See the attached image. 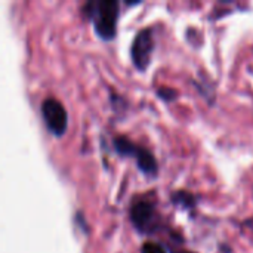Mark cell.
Masks as SVG:
<instances>
[{
    "mask_svg": "<svg viewBox=\"0 0 253 253\" xmlns=\"http://www.w3.org/2000/svg\"><path fill=\"white\" fill-rule=\"evenodd\" d=\"M43 120L55 136H62L68 127V113L64 105L55 98H46L42 102Z\"/></svg>",
    "mask_w": 253,
    "mask_h": 253,
    "instance_id": "cell-4",
    "label": "cell"
},
{
    "mask_svg": "<svg viewBox=\"0 0 253 253\" xmlns=\"http://www.w3.org/2000/svg\"><path fill=\"white\" fill-rule=\"evenodd\" d=\"M141 253H168L165 246L157 242H145L141 248Z\"/></svg>",
    "mask_w": 253,
    "mask_h": 253,
    "instance_id": "cell-8",
    "label": "cell"
},
{
    "mask_svg": "<svg viewBox=\"0 0 253 253\" xmlns=\"http://www.w3.org/2000/svg\"><path fill=\"white\" fill-rule=\"evenodd\" d=\"M129 216H130V221L138 231H141V233L154 231L157 213H156V208L153 203L145 202V200L135 202L130 208Z\"/></svg>",
    "mask_w": 253,
    "mask_h": 253,
    "instance_id": "cell-5",
    "label": "cell"
},
{
    "mask_svg": "<svg viewBox=\"0 0 253 253\" xmlns=\"http://www.w3.org/2000/svg\"><path fill=\"white\" fill-rule=\"evenodd\" d=\"M113 145L120 156L133 157L136 160L139 170L144 175H147V176H156L157 175L159 165H157V160L150 150H147L145 147L136 145L133 141H130L129 138L122 136V135H119L113 139Z\"/></svg>",
    "mask_w": 253,
    "mask_h": 253,
    "instance_id": "cell-2",
    "label": "cell"
},
{
    "mask_svg": "<svg viewBox=\"0 0 253 253\" xmlns=\"http://www.w3.org/2000/svg\"><path fill=\"white\" fill-rule=\"evenodd\" d=\"M170 200L175 206H179L182 209H194L197 203V199L194 197V194L185 190H176L175 193H172Z\"/></svg>",
    "mask_w": 253,
    "mask_h": 253,
    "instance_id": "cell-6",
    "label": "cell"
},
{
    "mask_svg": "<svg viewBox=\"0 0 253 253\" xmlns=\"http://www.w3.org/2000/svg\"><path fill=\"white\" fill-rule=\"evenodd\" d=\"M157 95L160 99H163L166 102H172L178 98V90L173 87H169V86H162L157 89Z\"/></svg>",
    "mask_w": 253,
    "mask_h": 253,
    "instance_id": "cell-7",
    "label": "cell"
},
{
    "mask_svg": "<svg viewBox=\"0 0 253 253\" xmlns=\"http://www.w3.org/2000/svg\"><path fill=\"white\" fill-rule=\"evenodd\" d=\"M82 13L93 21L96 34L102 40H113L117 33L119 1L116 0H96L87 1L82 7Z\"/></svg>",
    "mask_w": 253,
    "mask_h": 253,
    "instance_id": "cell-1",
    "label": "cell"
},
{
    "mask_svg": "<svg viewBox=\"0 0 253 253\" xmlns=\"http://www.w3.org/2000/svg\"><path fill=\"white\" fill-rule=\"evenodd\" d=\"M154 50V36L153 28L147 27L136 33L132 46H130V56L133 65L139 71H145L151 62V55Z\"/></svg>",
    "mask_w": 253,
    "mask_h": 253,
    "instance_id": "cell-3",
    "label": "cell"
},
{
    "mask_svg": "<svg viewBox=\"0 0 253 253\" xmlns=\"http://www.w3.org/2000/svg\"><path fill=\"white\" fill-rule=\"evenodd\" d=\"M181 253H194V252H181Z\"/></svg>",
    "mask_w": 253,
    "mask_h": 253,
    "instance_id": "cell-9",
    "label": "cell"
}]
</instances>
